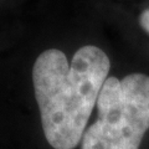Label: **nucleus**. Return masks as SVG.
<instances>
[{"mask_svg":"<svg viewBox=\"0 0 149 149\" xmlns=\"http://www.w3.org/2000/svg\"><path fill=\"white\" fill-rule=\"evenodd\" d=\"M109 67L108 56L93 45L78 49L71 63L57 49L46 50L36 58L35 98L45 138L52 148L73 149L81 142Z\"/></svg>","mask_w":149,"mask_h":149,"instance_id":"obj_1","label":"nucleus"},{"mask_svg":"<svg viewBox=\"0 0 149 149\" xmlns=\"http://www.w3.org/2000/svg\"><path fill=\"white\" fill-rule=\"evenodd\" d=\"M98 118L82 138V149H139L149 129V76L108 77L97 100Z\"/></svg>","mask_w":149,"mask_h":149,"instance_id":"obj_2","label":"nucleus"},{"mask_svg":"<svg viewBox=\"0 0 149 149\" xmlns=\"http://www.w3.org/2000/svg\"><path fill=\"white\" fill-rule=\"evenodd\" d=\"M139 25L142 26V29L149 34V8L143 10L139 15Z\"/></svg>","mask_w":149,"mask_h":149,"instance_id":"obj_3","label":"nucleus"}]
</instances>
